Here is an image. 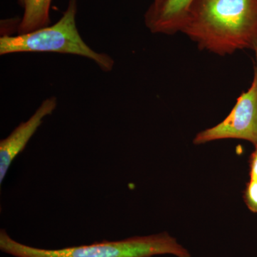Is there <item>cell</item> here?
Here are the masks:
<instances>
[{"label":"cell","mask_w":257,"mask_h":257,"mask_svg":"<svg viewBox=\"0 0 257 257\" xmlns=\"http://www.w3.org/2000/svg\"><path fill=\"white\" fill-rule=\"evenodd\" d=\"M219 56L257 47V0H194L181 32Z\"/></svg>","instance_id":"obj_1"},{"label":"cell","mask_w":257,"mask_h":257,"mask_svg":"<svg viewBox=\"0 0 257 257\" xmlns=\"http://www.w3.org/2000/svg\"><path fill=\"white\" fill-rule=\"evenodd\" d=\"M0 249L15 257H152L162 254L191 257L188 250L167 232L60 249H46L18 242L10 237L5 229H1Z\"/></svg>","instance_id":"obj_2"},{"label":"cell","mask_w":257,"mask_h":257,"mask_svg":"<svg viewBox=\"0 0 257 257\" xmlns=\"http://www.w3.org/2000/svg\"><path fill=\"white\" fill-rule=\"evenodd\" d=\"M77 0H69L62 18L52 26L21 35H4L0 38V55L23 52H55L81 56L93 61L104 72H111L114 60L99 53L84 41L77 29Z\"/></svg>","instance_id":"obj_3"},{"label":"cell","mask_w":257,"mask_h":257,"mask_svg":"<svg viewBox=\"0 0 257 257\" xmlns=\"http://www.w3.org/2000/svg\"><path fill=\"white\" fill-rule=\"evenodd\" d=\"M246 140L257 147V74L251 86L238 97L229 114L221 122L196 135L193 143L202 145L216 140Z\"/></svg>","instance_id":"obj_4"},{"label":"cell","mask_w":257,"mask_h":257,"mask_svg":"<svg viewBox=\"0 0 257 257\" xmlns=\"http://www.w3.org/2000/svg\"><path fill=\"white\" fill-rule=\"evenodd\" d=\"M57 106L55 96L47 98L26 121L22 122L8 138L0 142V184H3L12 162L23 151L28 142L41 126L44 119L52 114Z\"/></svg>","instance_id":"obj_5"},{"label":"cell","mask_w":257,"mask_h":257,"mask_svg":"<svg viewBox=\"0 0 257 257\" xmlns=\"http://www.w3.org/2000/svg\"><path fill=\"white\" fill-rule=\"evenodd\" d=\"M194 0H162L150 5L145 24L153 34L173 35L181 32Z\"/></svg>","instance_id":"obj_6"},{"label":"cell","mask_w":257,"mask_h":257,"mask_svg":"<svg viewBox=\"0 0 257 257\" xmlns=\"http://www.w3.org/2000/svg\"><path fill=\"white\" fill-rule=\"evenodd\" d=\"M52 0H25L23 18L19 23L18 34L29 33L50 26Z\"/></svg>","instance_id":"obj_7"},{"label":"cell","mask_w":257,"mask_h":257,"mask_svg":"<svg viewBox=\"0 0 257 257\" xmlns=\"http://www.w3.org/2000/svg\"><path fill=\"white\" fill-rule=\"evenodd\" d=\"M243 199L250 211L257 213V180L250 179L246 184Z\"/></svg>","instance_id":"obj_8"},{"label":"cell","mask_w":257,"mask_h":257,"mask_svg":"<svg viewBox=\"0 0 257 257\" xmlns=\"http://www.w3.org/2000/svg\"><path fill=\"white\" fill-rule=\"evenodd\" d=\"M250 179L257 180V147H255V150L250 157Z\"/></svg>","instance_id":"obj_9"},{"label":"cell","mask_w":257,"mask_h":257,"mask_svg":"<svg viewBox=\"0 0 257 257\" xmlns=\"http://www.w3.org/2000/svg\"><path fill=\"white\" fill-rule=\"evenodd\" d=\"M25 0H18V3L19 5H20L21 8H24V5H25Z\"/></svg>","instance_id":"obj_10"},{"label":"cell","mask_w":257,"mask_h":257,"mask_svg":"<svg viewBox=\"0 0 257 257\" xmlns=\"http://www.w3.org/2000/svg\"><path fill=\"white\" fill-rule=\"evenodd\" d=\"M254 52H255V58H256V67H255L254 72H256V73L257 74V47H256V49H255Z\"/></svg>","instance_id":"obj_11"},{"label":"cell","mask_w":257,"mask_h":257,"mask_svg":"<svg viewBox=\"0 0 257 257\" xmlns=\"http://www.w3.org/2000/svg\"><path fill=\"white\" fill-rule=\"evenodd\" d=\"M162 1V0H152L153 3H159V2Z\"/></svg>","instance_id":"obj_12"}]
</instances>
